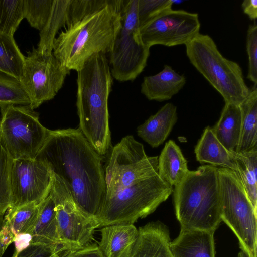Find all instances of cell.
Segmentation results:
<instances>
[{
	"instance_id": "44dd1931",
	"label": "cell",
	"mask_w": 257,
	"mask_h": 257,
	"mask_svg": "<svg viewBox=\"0 0 257 257\" xmlns=\"http://www.w3.org/2000/svg\"><path fill=\"white\" fill-rule=\"evenodd\" d=\"M188 171L187 161L180 147L174 141L169 140L158 157V175L172 187L178 184Z\"/></svg>"
},
{
	"instance_id": "1f68e13d",
	"label": "cell",
	"mask_w": 257,
	"mask_h": 257,
	"mask_svg": "<svg viewBox=\"0 0 257 257\" xmlns=\"http://www.w3.org/2000/svg\"><path fill=\"white\" fill-rule=\"evenodd\" d=\"M12 159L0 144V215L11 206L10 171Z\"/></svg>"
},
{
	"instance_id": "52a82bcc",
	"label": "cell",
	"mask_w": 257,
	"mask_h": 257,
	"mask_svg": "<svg viewBox=\"0 0 257 257\" xmlns=\"http://www.w3.org/2000/svg\"><path fill=\"white\" fill-rule=\"evenodd\" d=\"M221 220L237 237L249 257H257V210L236 171L218 168Z\"/></svg>"
},
{
	"instance_id": "7c38bea8",
	"label": "cell",
	"mask_w": 257,
	"mask_h": 257,
	"mask_svg": "<svg viewBox=\"0 0 257 257\" xmlns=\"http://www.w3.org/2000/svg\"><path fill=\"white\" fill-rule=\"evenodd\" d=\"M70 70L54 56L44 54L33 48L25 56L20 80L34 109L53 99L62 87Z\"/></svg>"
},
{
	"instance_id": "7402d4cb",
	"label": "cell",
	"mask_w": 257,
	"mask_h": 257,
	"mask_svg": "<svg viewBox=\"0 0 257 257\" xmlns=\"http://www.w3.org/2000/svg\"><path fill=\"white\" fill-rule=\"evenodd\" d=\"M242 122L240 105L225 103L220 118L212 128L222 145L229 152H235L238 145Z\"/></svg>"
},
{
	"instance_id": "ffe728a7",
	"label": "cell",
	"mask_w": 257,
	"mask_h": 257,
	"mask_svg": "<svg viewBox=\"0 0 257 257\" xmlns=\"http://www.w3.org/2000/svg\"><path fill=\"white\" fill-rule=\"evenodd\" d=\"M194 153L197 161L200 163H208L236 171L232 153L222 145L209 126L204 130L195 146Z\"/></svg>"
},
{
	"instance_id": "d6a6232c",
	"label": "cell",
	"mask_w": 257,
	"mask_h": 257,
	"mask_svg": "<svg viewBox=\"0 0 257 257\" xmlns=\"http://www.w3.org/2000/svg\"><path fill=\"white\" fill-rule=\"evenodd\" d=\"M171 0H138V14L140 26L160 14L170 10Z\"/></svg>"
},
{
	"instance_id": "8992f818",
	"label": "cell",
	"mask_w": 257,
	"mask_h": 257,
	"mask_svg": "<svg viewBox=\"0 0 257 257\" xmlns=\"http://www.w3.org/2000/svg\"><path fill=\"white\" fill-rule=\"evenodd\" d=\"M173 191L157 173L103 197L96 215L99 227L134 224L154 212Z\"/></svg>"
},
{
	"instance_id": "8d00e7d4",
	"label": "cell",
	"mask_w": 257,
	"mask_h": 257,
	"mask_svg": "<svg viewBox=\"0 0 257 257\" xmlns=\"http://www.w3.org/2000/svg\"><path fill=\"white\" fill-rule=\"evenodd\" d=\"M32 235L28 233H20L15 235L14 242L15 250L13 255H16L28 247L31 243Z\"/></svg>"
},
{
	"instance_id": "4dcf8cb0",
	"label": "cell",
	"mask_w": 257,
	"mask_h": 257,
	"mask_svg": "<svg viewBox=\"0 0 257 257\" xmlns=\"http://www.w3.org/2000/svg\"><path fill=\"white\" fill-rule=\"evenodd\" d=\"M54 0H23L24 18L41 31L50 17Z\"/></svg>"
},
{
	"instance_id": "5bb4252c",
	"label": "cell",
	"mask_w": 257,
	"mask_h": 257,
	"mask_svg": "<svg viewBox=\"0 0 257 257\" xmlns=\"http://www.w3.org/2000/svg\"><path fill=\"white\" fill-rule=\"evenodd\" d=\"M51 181V171L44 162L36 158L12 160L10 207L40 204L49 196Z\"/></svg>"
},
{
	"instance_id": "e0dca14e",
	"label": "cell",
	"mask_w": 257,
	"mask_h": 257,
	"mask_svg": "<svg viewBox=\"0 0 257 257\" xmlns=\"http://www.w3.org/2000/svg\"><path fill=\"white\" fill-rule=\"evenodd\" d=\"M214 231L181 228L170 243L174 257H215Z\"/></svg>"
},
{
	"instance_id": "3957f363",
	"label": "cell",
	"mask_w": 257,
	"mask_h": 257,
	"mask_svg": "<svg viewBox=\"0 0 257 257\" xmlns=\"http://www.w3.org/2000/svg\"><path fill=\"white\" fill-rule=\"evenodd\" d=\"M77 73L79 128L94 150L102 156L111 147L108 101L112 76L106 54H94Z\"/></svg>"
},
{
	"instance_id": "8fae6325",
	"label": "cell",
	"mask_w": 257,
	"mask_h": 257,
	"mask_svg": "<svg viewBox=\"0 0 257 257\" xmlns=\"http://www.w3.org/2000/svg\"><path fill=\"white\" fill-rule=\"evenodd\" d=\"M50 191L55 206L57 230L61 244L69 251L91 244L99 224L96 216L83 211L76 203L63 181L51 171Z\"/></svg>"
},
{
	"instance_id": "d590c367",
	"label": "cell",
	"mask_w": 257,
	"mask_h": 257,
	"mask_svg": "<svg viewBox=\"0 0 257 257\" xmlns=\"http://www.w3.org/2000/svg\"><path fill=\"white\" fill-rule=\"evenodd\" d=\"M63 257H104L98 245L90 244L84 247L70 251Z\"/></svg>"
},
{
	"instance_id": "484cf974",
	"label": "cell",
	"mask_w": 257,
	"mask_h": 257,
	"mask_svg": "<svg viewBox=\"0 0 257 257\" xmlns=\"http://www.w3.org/2000/svg\"><path fill=\"white\" fill-rule=\"evenodd\" d=\"M234 156L237 173L254 208L257 210V148Z\"/></svg>"
},
{
	"instance_id": "603a6c76",
	"label": "cell",
	"mask_w": 257,
	"mask_h": 257,
	"mask_svg": "<svg viewBox=\"0 0 257 257\" xmlns=\"http://www.w3.org/2000/svg\"><path fill=\"white\" fill-rule=\"evenodd\" d=\"M242 122L238 145L235 152L245 153L257 148V86L250 89L240 105Z\"/></svg>"
},
{
	"instance_id": "4316f807",
	"label": "cell",
	"mask_w": 257,
	"mask_h": 257,
	"mask_svg": "<svg viewBox=\"0 0 257 257\" xmlns=\"http://www.w3.org/2000/svg\"><path fill=\"white\" fill-rule=\"evenodd\" d=\"M39 204L31 203L8 208L4 216L5 223L15 236L20 233L32 235L38 217Z\"/></svg>"
},
{
	"instance_id": "277c9868",
	"label": "cell",
	"mask_w": 257,
	"mask_h": 257,
	"mask_svg": "<svg viewBox=\"0 0 257 257\" xmlns=\"http://www.w3.org/2000/svg\"><path fill=\"white\" fill-rule=\"evenodd\" d=\"M173 192L181 228L215 231L222 221L217 167L204 165L189 170Z\"/></svg>"
},
{
	"instance_id": "d4e9b609",
	"label": "cell",
	"mask_w": 257,
	"mask_h": 257,
	"mask_svg": "<svg viewBox=\"0 0 257 257\" xmlns=\"http://www.w3.org/2000/svg\"><path fill=\"white\" fill-rule=\"evenodd\" d=\"M72 0H54L49 19L40 31L37 50L44 54L53 52V43L59 30L65 28L68 19Z\"/></svg>"
},
{
	"instance_id": "4fadbf2b",
	"label": "cell",
	"mask_w": 257,
	"mask_h": 257,
	"mask_svg": "<svg viewBox=\"0 0 257 257\" xmlns=\"http://www.w3.org/2000/svg\"><path fill=\"white\" fill-rule=\"evenodd\" d=\"M198 14L184 10L166 11L140 26L143 43L148 47L186 45L199 33Z\"/></svg>"
},
{
	"instance_id": "30bf717a",
	"label": "cell",
	"mask_w": 257,
	"mask_h": 257,
	"mask_svg": "<svg viewBox=\"0 0 257 257\" xmlns=\"http://www.w3.org/2000/svg\"><path fill=\"white\" fill-rule=\"evenodd\" d=\"M158 164V157L148 156L143 145L132 135L122 138L111 148L104 168L103 197L156 175Z\"/></svg>"
},
{
	"instance_id": "f1b7e54d",
	"label": "cell",
	"mask_w": 257,
	"mask_h": 257,
	"mask_svg": "<svg viewBox=\"0 0 257 257\" xmlns=\"http://www.w3.org/2000/svg\"><path fill=\"white\" fill-rule=\"evenodd\" d=\"M31 101L19 78L0 70V109L30 105Z\"/></svg>"
},
{
	"instance_id": "7a4b0ae2",
	"label": "cell",
	"mask_w": 257,
	"mask_h": 257,
	"mask_svg": "<svg viewBox=\"0 0 257 257\" xmlns=\"http://www.w3.org/2000/svg\"><path fill=\"white\" fill-rule=\"evenodd\" d=\"M122 0H72L64 30L53 54L69 70L79 71L96 53L112 50L121 25Z\"/></svg>"
},
{
	"instance_id": "cb8c5ba5",
	"label": "cell",
	"mask_w": 257,
	"mask_h": 257,
	"mask_svg": "<svg viewBox=\"0 0 257 257\" xmlns=\"http://www.w3.org/2000/svg\"><path fill=\"white\" fill-rule=\"evenodd\" d=\"M63 246L60 241L54 202L49 196L40 203L31 243Z\"/></svg>"
},
{
	"instance_id": "9c48e42d",
	"label": "cell",
	"mask_w": 257,
	"mask_h": 257,
	"mask_svg": "<svg viewBox=\"0 0 257 257\" xmlns=\"http://www.w3.org/2000/svg\"><path fill=\"white\" fill-rule=\"evenodd\" d=\"M0 144L13 160L35 159L49 130L40 122L30 105L1 109Z\"/></svg>"
},
{
	"instance_id": "d6986e66",
	"label": "cell",
	"mask_w": 257,
	"mask_h": 257,
	"mask_svg": "<svg viewBox=\"0 0 257 257\" xmlns=\"http://www.w3.org/2000/svg\"><path fill=\"white\" fill-rule=\"evenodd\" d=\"M177 119V107L167 103L138 127V135L152 147H158L169 136Z\"/></svg>"
},
{
	"instance_id": "9a60e30c",
	"label": "cell",
	"mask_w": 257,
	"mask_h": 257,
	"mask_svg": "<svg viewBox=\"0 0 257 257\" xmlns=\"http://www.w3.org/2000/svg\"><path fill=\"white\" fill-rule=\"evenodd\" d=\"M98 247L104 257H132L138 237L133 224H116L102 227Z\"/></svg>"
},
{
	"instance_id": "ac0fdd59",
	"label": "cell",
	"mask_w": 257,
	"mask_h": 257,
	"mask_svg": "<svg viewBox=\"0 0 257 257\" xmlns=\"http://www.w3.org/2000/svg\"><path fill=\"white\" fill-rule=\"evenodd\" d=\"M186 77L165 65L157 74L146 76L141 84V92L149 100H169L185 86Z\"/></svg>"
},
{
	"instance_id": "2e32d148",
	"label": "cell",
	"mask_w": 257,
	"mask_h": 257,
	"mask_svg": "<svg viewBox=\"0 0 257 257\" xmlns=\"http://www.w3.org/2000/svg\"><path fill=\"white\" fill-rule=\"evenodd\" d=\"M168 227L160 221L139 227L132 257H174Z\"/></svg>"
},
{
	"instance_id": "83f0119b",
	"label": "cell",
	"mask_w": 257,
	"mask_h": 257,
	"mask_svg": "<svg viewBox=\"0 0 257 257\" xmlns=\"http://www.w3.org/2000/svg\"><path fill=\"white\" fill-rule=\"evenodd\" d=\"M24 60L14 37L0 33V70L20 79Z\"/></svg>"
},
{
	"instance_id": "74e56055",
	"label": "cell",
	"mask_w": 257,
	"mask_h": 257,
	"mask_svg": "<svg viewBox=\"0 0 257 257\" xmlns=\"http://www.w3.org/2000/svg\"><path fill=\"white\" fill-rule=\"evenodd\" d=\"M243 13L251 20H256L257 18V1L245 0L241 4Z\"/></svg>"
},
{
	"instance_id": "836d02e7",
	"label": "cell",
	"mask_w": 257,
	"mask_h": 257,
	"mask_svg": "<svg viewBox=\"0 0 257 257\" xmlns=\"http://www.w3.org/2000/svg\"><path fill=\"white\" fill-rule=\"evenodd\" d=\"M246 52L248 59L247 78L257 86V25H249L246 39Z\"/></svg>"
},
{
	"instance_id": "e575fe53",
	"label": "cell",
	"mask_w": 257,
	"mask_h": 257,
	"mask_svg": "<svg viewBox=\"0 0 257 257\" xmlns=\"http://www.w3.org/2000/svg\"><path fill=\"white\" fill-rule=\"evenodd\" d=\"M69 251L63 246L42 243L30 245L12 257H63Z\"/></svg>"
},
{
	"instance_id": "5b68a950",
	"label": "cell",
	"mask_w": 257,
	"mask_h": 257,
	"mask_svg": "<svg viewBox=\"0 0 257 257\" xmlns=\"http://www.w3.org/2000/svg\"><path fill=\"white\" fill-rule=\"evenodd\" d=\"M185 47L190 63L221 95L225 103L240 105L250 89L239 65L224 57L208 35L199 33Z\"/></svg>"
},
{
	"instance_id": "ba28073f",
	"label": "cell",
	"mask_w": 257,
	"mask_h": 257,
	"mask_svg": "<svg viewBox=\"0 0 257 257\" xmlns=\"http://www.w3.org/2000/svg\"><path fill=\"white\" fill-rule=\"evenodd\" d=\"M138 0H122L121 25L110 54L112 76L120 82L132 81L145 68L150 48L142 42L138 14Z\"/></svg>"
},
{
	"instance_id": "f546056e",
	"label": "cell",
	"mask_w": 257,
	"mask_h": 257,
	"mask_svg": "<svg viewBox=\"0 0 257 257\" xmlns=\"http://www.w3.org/2000/svg\"><path fill=\"white\" fill-rule=\"evenodd\" d=\"M24 18L23 0H0V33L13 36Z\"/></svg>"
},
{
	"instance_id": "f35d334b",
	"label": "cell",
	"mask_w": 257,
	"mask_h": 257,
	"mask_svg": "<svg viewBox=\"0 0 257 257\" xmlns=\"http://www.w3.org/2000/svg\"><path fill=\"white\" fill-rule=\"evenodd\" d=\"M4 215H0V231L2 229L3 226L5 223L4 220ZM7 247H6L0 241V257H2L3 254H4L5 251L7 249Z\"/></svg>"
},
{
	"instance_id": "6da1fadb",
	"label": "cell",
	"mask_w": 257,
	"mask_h": 257,
	"mask_svg": "<svg viewBox=\"0 0 257 257\" xmlns=\"http://www.w3.org/2000/svg\"><path fill=\"white\" fill-rule=\"evenodd\" d=\"M35 158L63 181L83 211L96 216L106 191L102 158L79 127L49 130Z\"/></svg>"
},
{
	"instance_id": "ab89813d",
	"label": "cell",
	"mask_w": 257,
	"mask_h": 257,
	"mask_svg": "<svg viewBox=\"0 0 257 257\" xmlns=\"http://www.w3.org/2000/svg\"><path fill=\"white\" fill-rule=\"evenodd\" d=\"M237 257H249V256L243 251L241 250L238 253Z\"/></svg>"
}]
</instances>
